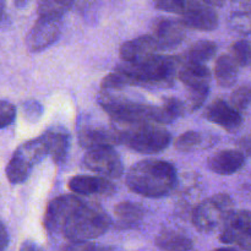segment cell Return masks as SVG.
Returning a JSON list of instances; mask_svg holds the SVG:
<instances>
[{"label": "cell", "mask_w": 251, "mask_h": 251, "mask_svg": "<svg viewBox=\"0 0 251 251\" xmlns=\"http://www.w3.org/2000/svg\"><path fill=\"white\" fill-rule=\"evenodd\" d=\"M176 169L161 159H145L134 164L126 174L129 189L145 198H164L176 186Z\"/></svg>", "instance_id": "1"}, {"label": "cell", "mask_w": 251, "mask_h": 251, "mask_svg": "<svg viewBox=\"0 0 251 251\" xmlns=\"http://www.w3.org/2000/svg\"><path fill=\"white\" fill-rule=\"evenodd\" d=\"M179 63L176 56L156 54L136 63L120 64L115 69L124 74L130 86L169 88L174 85Z\"/></svg>", "instance_id": "2"}, {"label": "cell", "mask_w": 251, "mask_h": 251, "mask_svg": "<svg viewBox=\"0 0 251 251\" xmlns=\"http://www.w3.org/2000/svg\"><path fill=\"white\" fill-rule=\"evenodd\" d=\"M110 129L117 134L120 145L142 154H156L164 151L172 141L171 132L151 122L112 120Z\"/></svg>", "instance_id": "3"}, {"label": "cell", "mask_w": 251, "mask_h": 251, "mask_svg": "<svg viewBox=\"0 0 251 251\" xmlns=\"http://www.w3.org/2000/svg\"><path fill=\"white\" fill-rule=\"evenodd\" d=\"M110 226L109 215L98 203L83 201L64 225L60 233L70 243H86L104 234Z\"/></svg>", "instance_id": "4"}, {"label": "cell", "mask_w": 251, "mask_h": 251, "mask_svg": "<svg viewBox=\"0 0 251 251\" xmlns=\"http://www.w3.org/2000/svg\"><path fill=\"white\" fill-rule=\"evenodd\" d=\"M98 103L102 109L109 114L112 120L152 123V104L149 103L130 100L109 91H100Z\"/></svg>", "instance_id": "5"}, {"label": "cell", "mask_w": 251, "mask_h": 251, "mask_svg": "<svg viewBox=\"0 0 251 251\" xmlns=\"http://www.w3.org/2000/svg\"><path fill=\"white\" fill-rule=\"evenodd\" d=\"M47 153L46 145L39 136L22 144L14 152L6 166V178L11 184H21L27 180L32 169L38 164Z\"/></svg>", "instance_id": "6"}, {"label": "cell", "mask_w": 251, "mask_h": 251, "mask_svg": "<svg viewBox=\"0 0 251 251\" xmlns=\"http://www.w3.org/2000/svg\"><path fill=\"white\" fill-rule=\"evenodd\" d=\"M232 198L227 194H217L199 203L193 212V223L201 233H210L223 225L233 211Z\"/></svg>", "instance_id": "7"}, {"label": "cell", "mask_w": 251, "mask_h": 251, "mask_svg": "<svg viewBox=\"0 0 251 251\" xmlns=\"http://www.w3.org/2000/svg\"><path fill=\"white\" fill-rule=\"evenodd\" d=\"M220 240L223 244H234L244 251H251L250 211L233 210L223 222Z\"/></svg>", "instance_id": "8"}, {"label": "cell", "mask_w": 251, "mask_h": 251, "mask_svg": "<svg viewBox=\"0 0 251 251\" xmlns=\"http://www.w3.org/2000/svg\"><path fill=\"white\" fill-rule=\"evenodd\" d=\"M83 163L87 169L107 179L120 178L124 173L122 158L114 147H100L86 152Z\"/></svg>", "instance_id": "9"}, {"label": "cell", "mask_w": 251, "mask_h": 251, "mask_svg": "<svg viewBox=\"0 0 251 251\" xmlns=\"http://www.w3.org/2000/svg\"><path fill=\"white\" fill-rule=\"evenodd\" d=\"M61 19L38 17L26 37L27 48L32 53H39L53 46L61 36Z\"/></svg>", "instance_id": "10"}, {"label": "cell", "mask_w": 251, "mask_h": 251, "mask_svg": "<svg viewBox=\"0 0 251 251\" xmlns=\"http://www.w3.org/2000/svg\"><path fill=\"white\" fill-rule=\"evenodd\" d=\"M185 28L198 31H213L218 27V15L212 6L201 0H186L180 20Z\"/></svg>", "instance_id": "11"}, {"label": "cell", "mask_w": 251, "mask_h": 251, "mask_svg": "<svg viewBox=\"0 0 251 251\" xmlns=\"http://www.w3.org/2000/svg\"><path fill=\"white\" fill-rule=\"evenodd\" d=\"M83 203L77 195H61L49 202L44 216V227L50 233H60L64 225Z\"/></svg>", "instance_id": "12"}, {"label": "cell", "mask_w": 251, "mask_h": 251, "mask_svg": "<svg viewBox=\"0 0 251 251\" xmlns=\"http://www.w3.org/2000/svg\"><path fill=\"white\" fill-rule=\"evenodd\" d=\"M151 36L156 41L159 50H167L178 47L185 39V27L180 21L159 17L153 22Z\"/></svg>", "instance_id": "13"}, {"label": "cell", "mask_w": 251, "mask_h": 251, "mask_svg": "<svg viewBox=\"0 0 251 251\" xmlns=\"http://www.w3.org/2000/svg\"><path fill=\"white\" fill-rule=\"evenodd\" d=\"M208 122L218 125L228 132H234L242 126L243 117L238 110L223 100H215L205 110Z\"/></svg>", "instance_id": "14"}, {"label": "cell", "mask_w": 251, "mask_h": 251, "mask_svg": "<svg viewBox=\"0 0 251 251\" xmlns=\"http://www.w3.org/2000/svg\"><path fill=\"white\" fill-rule=\"evenodd\" d=\"M159 48L151 34H145L130 39L122 44L119 49L120 58L124 63H136L158 54Z\"/></svg>", "instance_id": "15"}, {"label": "cell", "mask_w": 251, "mask_h": 251, "mask_svg": "<svg viewBox=\"0 0 251 251\" xmlns=\"http://www.w3.org/2000/svg\"><path fill=\"white\" fill-rule=\"evenodd\" d=\"M69 189L75 195H102L114 194L115 186L109 179L103 176H75L69 180Z\"/></svg>", "instance_id": "16"}, {"label": "cell", "mask_w": 251, "mask_h": 251, "mask_svg": "<svg viewBox=\"0 0 251 251\" xmlns=\"http://www.w3.org/2000/svg\"><path fill=\"white\" fill-rule=\"evenodd\" d=\"M245 157L238 150H223L211 156L207 167L211 172L220 176H232L243 168Z\"/></svg>", "instance_id": "17"}, {"label": "cell", "mask_w": 251, "mask_h": 251, "mask_svg": "<svg viewBox=\"0 0 251 251\" xmlns=\"http://www.w3.org/2000/svg\"><path fill=\"white\" fill-rule=\"evenodd\" d=\"M41 137L46 145L47 153L51 157L54 163H63L68 156L69 147H70V136L68 131L60 126L51 127L41 135Z\"/></svg>", "instance_id": "18"}, {"label": "cell", "mask_w": 251, "mask_h": 251, "mask_svg": "<svg viewBox=\"0 0 251 251\" xmlns=\"http://www.w3.org/2000/svg\"><path fill=\"white\" fill-rule=\"evenodd\" d=\"M78 144L86 151H90V150L100 149V147H114L120 145V142L117 134L112 129L85 127L78 134Z\"/></svg>", "instance_id": "19"}, {"label": "cell", "mask_w": 251, "mask_h": 251, "mask_svg": "<svg viewBox=\"0 0 251 251\" xmlns=\"http://www.w3.org/2000/svg\"><path fill=\"white\" fill-rule=\"evenodd\" d=\"M186 112L185 104L183 100L176 97H166L162 100L159 105H152V123L164 126L178 118H180Z\"/></svg>", "instance_id": "20"}, {"label": "cell", "mask_w": 251, "mask_h": 251, "mask_svg": "<svg viewBox=\"0 0 251 251\" xmlns=\"http://www.w3.org/2000/svg\"><path fill=\"white\" fill-rule=\"evenodd\" d=\"M178 77L188 87L210 85L211 71L208 70L205 64L180 60L178 69Z\"/></svg>", "instance_id": "21"}, {"label": "cell", "mask_w": 251, "mask_h": 251, "mask_svg": "<svg viewBox=\"0 0 251 251\" xmlns=\"http://www.w3.org/2000/svg\"><path fill=\"white\" fill-rule=\"evenodd\" d=\"M114 215L117 218L115 225L118 226V228L127 229V228L136 227L144 220L145 208L137 202L124 201L115 206Z\"/></svg>", "instance_id": "22"}, {"label": "cell", "mask_w": 251, "mask_h": 251, "mask_svg": "<svg viewBox=\"0 0 251 251\" xmlns=\"http://www.w3.org/2000/svg\"><path fill=\"white\" fill-rule=\"evenodd\" d=\"M154 243L162 251H191L194 249V242L188 235L173 229L161 230Z\"/></svg>", "instance_id": "23"}, {"label": "cell", "mask_w": 251, "mask_h": 251, "mask_svg": "<svg viewBox=\"0 0 251 251\" xmlns=\"http://www.w3.org/2000/svg\"><path fill=\"white\" fill-rule=\"evenodd\" d=\"M239 75V66L229 54H222L215 64V78L221 87H232Z\"/></svg>", "instance_id": "24"}, {"label": "cell", "mask_w": 251, "mask_h": 251, "mask_svg": "<svg viewBox=\"0 0 251 251\" xmlns=\"http://www.w3.org/2000/svg\"><path fill=\"white\" fill-rule=\"evenodd\" d=\"M217 53V44L212 41H199L191 44L186 50L183 60L190 61V63L205 64L206 61L211 60Z\"/></svg>", "instance_id": "25"}, {"label": "cell", "mask_w": 251, "mask_h": 251, "mask_svg": "<svg viewBox=\"0 0 251 251\" xmlns=\"http://www.w3.org/2000/svg\"><path fill=\"white\" fill-rule=\"evenodd\" d=\"M75 0H39L38 14L39 17H50V19H61Z\"/></svg>", "instance_id": "26"}, {"label": "cell", "mask_w": 251, "mask_h": 251, "mask_svg": "<svg viewBox=\"0 0 251 251\" xmlns=\"http://www.w3.org/2000/svg\"><path fill=\"white\" fill-rule=\"evenodd\" d=\"M228 26L233 32L242 36L251 34V9L232 12L228 19Z\"/></svg>", "instance_id": "27"}, {"label": "cell", "mask_w": 251, "mask_h": 251, "mask_svg": "<svg viewBox=\"0 0 251 251\" xmlns=\"http://www.w3.org/2000/svg\"><path fill=\"white\" fill-rule=\"evenodd\" d=\"M205 137L199 131H186L176 137L174 141V147L180 152H194L202 146Z\"/></svg>", "instance_id": "28"}, {"label": "cell", "mask_w": 251, "mask_h": 251, "mask_svg": "<svg viewBox=\"0 0 251 251\" xmlns=\"http://www.w3.org/2000/svg\"><path fill=\"white\" fill-rule=\"evenodd\" d=\"M208 93H210V85L188 87L186 100L184 102L185 109L188 112H195V110L200 109L203 105V103H205V100H207Z\"/></svg>", "instance_id": "29"}, {"label": "cell", "mask_w": 251, "mask_h": 251, "mask_svg": "<svg viewBox=\"0 0 251 251\" xmlns=\"http://www.w3.org/2000/svg\"><path fill=\"white\" fill-rule=\"evenodd\" d=\"M229 104L235 110H238L240 114H242V112L247 110L251 105V86L242 85L235 88L230 95Z\"/></svg>", "instance_id": "30"}, {"label": "cell", "mask_w": 251, "mask_h": 251, "mask_svg": "<svg viewBox=\"0 0 251 251\" xmlns=\"http://www.w3.org/2000/svg\"><path fill=\"white\" fill-rule=\"evenodd\" d=\"M230 56L238 66H251V43L242 39L230 47Z\"/></svg>", "instance_id": "31"}, {"label": "cell", "mask_w": 251, "mask_h": 251, "mask_svg": "<svg viewBox=\"0 0 251 251\" xmlns=\"http://www.w3.org/2000/svg\"><path fill=\"white\" fill-rule=\"evenodd\" d=\"M126 86H130L129 81L125 77V75L123 73H120L119 70L115 69L114 71H112L110 74L105 75L103 77L102 82H100V88L102 91H110V90H120V88H124Z\"/></svg>", "instance_id": "32"}, {"label": "cell", "mask_w": 251, "mask_h": 251, "mask_svg": "<svg viewBox=\"0 0 251 251\" xmlns=\"http://www.w3.org/2000/svg\"><path fill=\"white\" fill-rule=\"evenodd\" d=\"M22 113L28 122L36 123L41 119L42 114H43V107H42L41 103L34 100H26L22 104Z\"/></svg>", "instance_id": "33"}, {"label": "cell", "mask_w": 251, "mask_h": 251, "mask_svg": "<svg viewBox=\"0 0 251 251\" xmlns=\"http://www.w3.org/2000/svg\"><path fill=\"white\" fill-rule=\"evenodd\" d=\"M16 118V107L7 100H0V129L9 126Z\"/></svg>", "instance_id": "34"}, {"label": "cell", "mask_w": 251, "mask_h": 251, "mask_svg": "<svg viewBox=\"0 0 251 251\" xmlns=\"http://www.w3.org/2000/svg\"><path fill=\"white\" fill-rule=\"evenodd\" d=\"M153 4L162 11L180 15L185 7L186 0H153Z\"/></svg>", "instance_id": "35"}, {"label": "cell", "mask_w": 251, "mask_h": 251, "mask_svg": "<svg viewBox=\"0 0 251 251\" xmlns=\"http://www.w3.org/2000/svg\"><path fill=\"white\" fill-rule=\"evenodd\" d=\"M64 251H119L114 248L109 247H100L93 243H70L68 247L64 248Z\"/></svg>", "instance_id": "36"}, {"label": "cell", "mask_w": 251, "mask_h": 251, "mask_svg": "<svg viewBox=\"0 0 251 251\" xmlns=\"http://www.w3.org/2000/svg\"><path fill=\"white\" fill-rule=\"evenodd\" d=\"M238 151L242 152L244 157H251V130L238 141Z\"/></svg>", "instance_id": "37"}, {"label": "cell", "mask_w": 251, "mask_h": 251, "mask_svg": "<svg viewBox=\"0 0 251 251\" xmlns=\"http://www.w3.org/2000/svg\"><path fill=\"white\" fill-rule=\"evenodd\" d=\"M10 237L5 226L0 222V251H6L9 247Z\"/></svg>", "instance_id": "38"}, {"label": "cell", "mask_w": 251, "mask_h": 251, "mask_svg": "<svg viewBox=\"0 0 251 251\" xmlns=\"http://www.w3.org/2000/svg\"><path fill=\"white\" fill-rule=\"evenodd\" d=\"M20 251H44L38 243L33 240H25L20 247Z\"/></svg>", "instance_id": "39"}, {"label": "cell", "mask_w": 251, "mask_h": 251, "mask_svg": "<svg viewBox=\"0 0 251 251\" xmlns=\"http://www.w3.org/2000/svg\"><path fill=\"white\" fill-rule=\"evenodd\" d=\"M201 1L212 7H222L226 4V0H201Z\"/></svg>", "instance_id": "40"}, {"label": "cell", "mask_w": 251, "mask_h": 251, "mask_svg": "<svg viewBox=\"0 0 251 251\" xmlns=\"http://www.w3.org/2000/svg\"><path fill=\"white\" fill-rule=\"evenodd\" d=\"M14 4L17 9H22L28 4V0H14Z\"/></svg>", "instance_id": "41"}, {"label": "cell", "mask_w": 251, "mask_h": 251, "mask_svg": "<svg viewBox=\"0 0 251 251\" xmlns=\"http://www.w3.org/2000/svg\"><path fill=\"white\" fill-rule=\"evenodd\" d=\"M4 10H5V0H0V22H1L2 16H4Z\"/></svg>", "instance_id": "42"}, {"label": "cell", "mask_w": 251, "mask_h": 251, "mask_svg": "<svg viewBox=\"0 0 251 251\" xmlns=\"http://www.w3.org/2000/svg\"><path fill=\"white\" fill-rule=\"evenodd\" d=\"M212 251H238V250L234 249V248H218V249H215Z\"/></svg>", "instance_id": "43"}]
</instances>
